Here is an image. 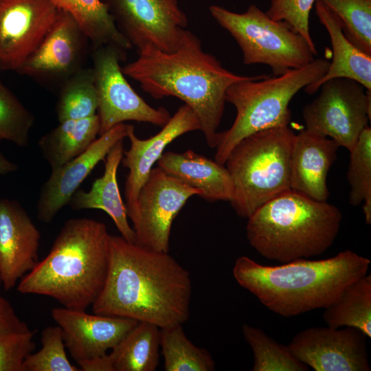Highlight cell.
Segmentation results:
<instances>
[{
    "label": "cell",
    "mask_w": 371,
    "mask_h": 371,
    "mask_svg": "<svg viewBox=\"0 0 371 371\" xmlns=\"http://www.w3.org/2000/svg\"><path fill=\"white\" fill-rule=\"evenodd\" d=\"M191 296L190 273L169 252L149 250L110 234L108 271L91 306L94 313L162 328L188 320Z\"/></svg>",
    "instance_id": "1"
},
{
    "label": "cell",
    "mask_w": 371,
    "mask_h": 371,
    "mask_svg": "<svg viewBox=\"0 0 371 371\" xmlns=\"http://www.w3.org/2000/svg\"><path fill=\"white\" fill-rule=\"evenodd\" d=\"M137 52L136 60L122 67L124 74L139 82L153 98L173 96L183 101L196 115L207 144L215 148L226 91L250 76L223 67L187 30H183L179 45L172 52L153 47Z\"/></svg>",
    "instance_id": "2"
},
{
    "label": "cell",
    "mask_w": 371,
    "mask_h": 371,
    "mask_svg": "<svg viewBox=\"0 0 371 371\" xmlns=\"http://www.w3.org/2000/svg\"><path fill=\"white\" fill-rule=\"evenodd\" d=\"M370 264L368 258L349 249L327 259L302 258L278 266L262 265L241 256L235 261L233 276L268 309L292 317L334 304L368 273Z\"/></svg>",
    "instance_id": "3"
},
{
    "label": "cell",
    "mask_w": 371,
    "mask_h": 371,
    "mask_svg": "<svg viewBox=\"0 0 371 371\" xmlns=\"http://www.w3.org/2000/svg\"><path fill=\"white\" fill-rule=\"evenodd\" d=\"M109 236L100 221H67L48 254L20 280L18 291L50 297L63 307L85 311L105 282Z\"/></svg>",
    "instance_id": "4"
},
{
    "label": "cell",
    "mask_w": 371,
    "mask_h": 371,
    "mask_svg": "<svg viewBox=\"0 0 371 371\" xmlns=\"http://www.w3.org/2000/svg\"><path fill=\"white\" fill-rule=\"evenodd\" d=\"M341 221L335 205L290 189L247 218L246 236L261 256L282 264L326 251L334 243Z\"/></svg>",
    "instance_id": "5"
},
{
    "label": "cell",
    "mask_w": 371,
    "mask_h": 371,
    "mask_svg": "<svg viewBox=\"0 0 371 371\" xmlns=\"http://www.w3.org/2000/svg\"><path fill=\"white\" fill-rule=\"evenodd\" d=\"M329 65L326 59L317 58L280 76H250L232 85L226 91L225 100L235 107L236 115L229 129L217 134L214 160L225 165L232 150L243 138L262 130L288 126L292 98L322 77Z\"/></svg>",
    "instance_id": "6"
},
{
    "label": "cell",
    "mask_w": 371,
    "mask_h": 371,
    "mask_svg": "<svg viewBox=\"0 0 371 371\" xmlns=\"http://www.w3.org/2000/svg\"><path fill=\"white\" fill-rule=\"evenodd\" d=\"M295 137L288 126L262 130L240 140L225 163L234 185L230 203L248 218L260 206L290 190Z\"/></svg>",
    "instance_id": "7"
},
{
    "label": "cell",
    "mask_w": 371,
    "mask_h": 371,
    "mask_svg": "<svg viewBox=\"0 0 371 371\" xmlns=\"http://www.w3.org/2000/svg\"><path fill=\"white\" fill-rule=\"evenodd\" d=\"M209 11L235 39L245 65H267L277 76L308 65L317 54L286 22L271 19L255 4L243 13L216 5H210Z\"/></svg>",
    "instance_id": "8"
},
{
    "label": "cell",
    "mask_w": 371,
    "mask_h": 371,
    "mask_svg": "<svg viewBox=\"0 0 371 371\" xmlns=\"http://www.w3.org/2000/svg\"><path fill=\"white\" fill-rule=\"evenodd\" d=\"M302 110L306 130L333 139L350 151L371 118V91L358 82L335 78Z\"/></svg>",
    "instance_id": "9"
},
{
    "label": "cell",
    "mask_w": 371,
    "mask_h": 371,
    "mask_svg": "<svg viewBox=\"0 0 371 371\" xmlns=\"http://www.w3.org/2000/svg\"><path fill=\"white\" fill-rule=\"evenodd\" d=\"M124 51L112 45L95 47L93 71L98 98L97 114L100 135L126 121L164 126L171 117L164 107L150 106L132 88L122 72L120 61Z\"/></svg>",
    "instance_id": "10"
},
{
    "label": "cell",
    "mask_w": 371,
    "mask_h": 371,
    "mask_svg": "<svg viewBox=\"0 0 371 371\" xmlns=\"http://www.w3.org/2000/svg\"><path fill=\"white\" fill-rule=\"evenodd\" d=\"M123 35L137 52L153 47L175 51L188 19L177 0H101Z\"/></svg>",
    "instance_id": "11"
},
{
    "label": "cell",
    "mask_w": 371,
    "mask_h": 371,
    "mask_svg": "<svg viewBox=\"0 0 371 371\" xmlns=\"http://www.w3.org/2000/svg\"><path fill=\"white\" fill-rule=\"evenodd\" d=\"M200 192L159 166L153 168L137 197V216L133 222L135 244L145 249L169 252L171 227L177 215Z\"/></svg>",
    "instance_id": "12"
},
{
    "label": "cell",
    "mask_w": 371,
    "mask_h": 371,
    "mask_svg": "<svg viewBox=\"0 0 371 371\" xmlns=\"http://www.w3.org/2000/svg\"><path fill=\"white\" fill-rule=\"evenodd\" d=\"M60 9L52 0H0V69L16 71L36 49Z\"/></svg>",
    "instance_id": "13"
},
{
    "label": "cell",
    "mask_w": 371,
    "mask_h": 371,
    "mask_svg": "<svg viewBox=\"0 0 371 371\" xmlns=\"http://www.w3.org/2000/svg\"><path fill=\"white\" fill-rule=\"evenodd\" d=\"M366 337L352 327L310 328L297 333L288 346L315 371H370Z\"/></svg>",
    "instance_id": "14"
},
{
    "label": "cell",
    "mask_w": 371,
    "mask_h": 371,
    "mask_svg": "<svg viewBox=\"0 0 371 371\" xmlns=\"http://www.w3.org/2000/svg\"><path fill=\"white\" fill-rule=\"evenodd\" d=\"M200 130V122L196 115L186 104L177 109L158 133L148 139L137 137L134 127L128 125L126 137L130 141V147L124 150L121 162L124 167L128 169L124 196L127 215L132 223L137 216V197L140 189L166 147L182 135Z\"/></svg>",
    "instance_id": "15"
},
{
    "label": "cell",
    "mask_w": 371,
    "mask_h": 371,
    "mask_svg": "<svg viewBox=\"0 0 371 371\" xmlns=\"http://www.w3.org/2000/svg\"><path fill=\"white\" fill-rule=\"evenodd\" d=\"M128 125L120 123L103 134L81 154L62 166L52 170L42 186L36 203L38 219L51 223L69 202L82 182L95 166L104 160L109 150L127 136Z\"/></svg>",
    "instance_id": "16"
},
{
    "label": "cell",
    "mask_w": 371,
    "mask_h": 371,
    "mask_svg": "<svg viewBox=\"0 0 371 371\" xmlns=\"http://www.w3.org/2000/svg\"><path fill=\"white\" fill-rule=\"evenodd\" d=\"M86 39L74 17L60 9L49 30L17 72L64 81L83 67Z\"/></svg>",
    "instance_id": "17"
},
{
    "label": "cell",
    "mask_w": 371,
    "mask_h": 371,
    "mask_svg": "<svg viewBox=\"0 0 371 371\" xmlns=\"http://www.w3.org/2000/svg\"><path fill=\"white\" fill-rule=\"evenodd\" d=\"M52 316L61 328L65 346L76 363L106 354L138 323L65 307L53 308Z\"/></svg>",
    "instance_id": "18"
},
{
    "label": "cell",
    "mask_w": 371,
    "mask_h": 371,
    "mask_svg": "<svg viewBox=\"0 0 371 371\" xmlns=\"http://www.w3.org/2000/svg\"><path fill=\"white\" fill-rule=\"evenodd\" d=\"M41 234L16 201L0 199V281L5 290L38 262Z\"/></svg>",
    "instance_id": "19"
},
{
    "label": "cell",
    "mask_w": 371,
    "mask_h": 371,
    "mask_svg": "<svg viewBox=\"0 0 371 371\" xmlns=\"http://www.w3.org/2000/svg\"><path fill=\"white\" fill-rule=\"evenodd\" d=\"M339 146L307 130L295 135L291 159L290 189L317 201L329 196L327 175Z\"/></svg>",
    "instance_id": "20"
},
{
    "label": "cell",
    "mask_w": 371,
    "mask_h": 371,
    "mask_svg": "<svg viewBox=\"0 0 371 371\" xmlns=\"http://www.w3.org/2000/svg\"><path fill=\"white\" fill-rule=\"evenodd\" d=\"M169 175L200 192L209 202L231 201L234 185L225 165L191 149L183 153L164 152L157 162Z\"/></svg>",
    "instance_id": "21"
},
{
    "label": "cell",
    "mask_w": 371,
    "mask_h": 371,
    "mask_svg": "<svg viewBox=\"0 0 371 371\" xmlns=\"http://www.w3.org/2000/svg\"><path fill=\"white\" fill-rule=\"evenodd\" d=\"M315 5L319 21L329 35L333 58L326 74L306 86L305 91L313 94L322 83L335 78L354 80L371 91V55L357 47L346 37L339 18L322 0H317Z\"/></svg>",
    "instance_id": "22"
},
{
    "label": "cell",
    "mask_w": 371,
    "mask_h": 371,
    "mask_svg": "<svg viewBox=\"0 0 371 371\" xmlns=\"http://www.w3.org/2000/svg\"><path fill=\"white\" fill-rule=\"evenodd\" d=\"M123 139L117 142L106 156L103 175L95 179L91 189H78L69 204L71 209H98L104 211L113 220L121 236L135 243V234L128 221L125 204L122 199L117 172L124 154Z\"/></svg>",
    "instance_id": "23"
},
{
    "label": "cell",
    "mask_w": 371,
    "mask_h": 371,
    "mask_svg": "<svg viewBox=\"0 0 371 371\" xmlns=\"http://www.w3.org/2000/svg\"><path fill=\"white\" fill-rule=\"evenodd\" d=\"M99 131L98 114L64 120L40 139L38 147L52 170H55L83 153L96 139Z\"/></svg>",
    "instance_id": "24"
},
{
    "label": "cell",
    "mask_w": 371,
    "mask_h": 371,
    "mask_svg": "<svg viewBox=\"0 0 371 371\" xmlns=\"http://www.w3.org/2000/svg\"><path fill=\"white\" fill-rule=\"evenodd\" d=\"M70 14L94 47L112 45L124 51L132 45L118 29L106 5L101 0H52Z\"/></svg>",
    "instance_id": "25"
},
{
    "label": "cell",
    "mask_w": 371,
    "mask_h": 371,
    "mask_svg": "<svg viewBox=\"0 0 371 371\" xmlns=\"http://www.w3.org/2000/svg\"><path fill=\"white\" fill-rule=\"evenodd\" d=\"M160 328L138 323L109 353L114 371H155L159 360Z\"/></svg>",
    "instance_id": "26"
},
{
    "label": "cell",
    "mask_w": 371,
    "mask_h": 371,
    "mask_svg": "<svg viewBox=\"0 0 371 371\" xmlns=\"http://www.w3.org/2000/svg\"><path fill=\"white\" fill-rule=\"evenodd\" d=\"M328 326L352 327L371 337V275L366 274L350 284L339 300L325 308Z\"/></svg>",
    "instance_id": "27"
},
{
    "label": "cell",
    "mask_w": 371,
    "mask_h": 371,
    "mask_svg": "<svg viewBox=\"0 0 371 371\" xmlns=\"http://www.w3.org/2000/svg\"><path fill=\"white\" fill-rule=\"evenodd\" d=\"M160 348L166 371L215 370V363L210 353L188 339L182 324L160 328Z\"/></svg>",
    "instance_id": "28"
},
{
    "label": "cell",
    "mask_w": 371,
    "mask_h": 371,
    "mask_svg": "<svg viewBox=\"0 0 371 371\" xmlns=\"http://www.w3.org/2000/svg\"><path fill=\"white\" fill-rule=\"evenodd\" d=\"M98 98L92 68L82 67L63 83L56 104L58 122L97 114Z\"/></svg>",
    "instance_id": "29"
},
{
    "label": "cell",
    "mask_w": 371,
    "mask_h": 371,
    "mask_svg": "<svg viewBox=\"0 0 371 371\" xmlns=\"http://www.w3.org/2000/svg\"><path fill=\"white\" fill-rule=\"evenodd\" d=\"M243 335L254 355L253 371H307L288 346L278 343L262 330L248 324L242 327Z\"/></svg>",
    "instance_id": "30"
},
{
    "label": "cell",
    "mask_w": 371,
    "mask_h": 371,
    "mask_svg": "<svg viewBox=\"0 0 371 371\" xmlns=\"http://www.w3.org/2000/svg\"><path fill=\"white\" fill-rule=\"evenodd\" d=\"M347 179L350 186V203H363L366 223L371 224V128L366 127L350 151Z\"/></svg>",
    "instance_id": "31"
},
{
    "label": "cell",
    "mask_w": 371,
    "mask_h": 371,
    "mask_svg": "<svg viewBox=\"0 0 371 371\" xmlns=\"http://www.w3.org/2000/svg\"><path fill=\"white\" fill-rule=\"evenodd\" d=\"M339 18L346 37L371 55V0H322Z\"/></svg>",
    "instance_id": "32"
},
{
    "label": "cell",
    "mask_w": 371,
    "mask_h": 371,
    "mask_svg": "<svg viewBox=\"0 0 371 371\" xmlns=\"http://www.w3.org/2000/svg\"><path fill=\"white\" fill-rule=\"evenodd\" d=\"M34 123L32 113L0 79V139L25 147Z\"/></svg>",
    "instance_id": "33"
},
{
    "label": "cell",
    "mask_w": 371,
    "mask_h": 371,
    "mask_svg": "<svg viewBox=\"0 0 371 371\" xmlns=\"http://www.w3.org/2000/svg\"><path fill=\"white\" fill-rule=\"evenodd\" d=\"M41 341V348L25 358L23 371H80L67 357L62 329L58 325L45 328Z\"/></svg>",
    "instance_id": "34"
},
{
    "label": "cell",
    "mask_w": 371,
    "mask_h": 371,
    "mask_svg": "<svg viewBox=\"0 0 371 371\" xmlns=\"http://www.w3.org/2000/svg\"><path fill=\"white\" fill-rule=\"evenodd\" d=\"M317 0H271L266 14L276 21L286 22L300 34L313 49L315 45L310 34L309 15Z\"/></svg>",
    "instance_id": "35"
},
{
    "label": "cell",
    "mask_w": 371,
    "mask_h": 371,
    "mask_svg": "<svg viewBox=\"0 0 371 371\" xmlns=\"http://www.w3.org/2000/svg\"><path fill=\"white\" fill-rule=\"evenodd\" d=\"M34 334L30 330L0 339V371H23V362L35 348Z\"/></svg>",
    "instance_id": "36"
},
{
    "label": "cell",
    "mask_w": 371,
    "mask_h": 371,
    "mask_svg": "<svg viewBox=\"0 0 371 371\" xmlns=\"http://www.w3.org/2000/svg\"><path fill=\"white\" fill-rule=\"evenodd\" d=\"M30 330L16 315L8 300L0 294V339L13 333Z\"/></svg>",
    "instance_id": "37"
},
{
    "label": "cell",
    "mask_w": 371,
    "mask_h": 371,
    "mask_svg": "<svg viewBox=\"0 0 371 371\" xmlns=\"http://www.w3.org/2000/svg\"><path fill=\"white\" fill-rule=\"evenodd\" d=\"M80 371H114L109 354L94 357L77 362Z\"/></svg>",
    "instance_id": "38"
},
{
    "label": "cell",
    "mask_w": 371,
    "mask_h": 371,
    "mask_svg": "<svg viewBox=\"0 0 371 371\" xmlns=\"http://www.w3.org/2000/svg\"><path fill=\"white\" fill-rule=\"evenodd\" d=\"M1 139H0V144ZM18 170V166L8 159L1 153L0 148V175H5Z\"/></svg>",
    "instance_id": "39"
}]
</instances>
